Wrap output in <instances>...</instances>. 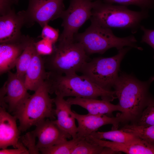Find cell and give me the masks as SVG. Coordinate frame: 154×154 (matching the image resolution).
<instances>
[{"label":"cell","mask_w":154,"mask_h":154,"mask_svg":"<svg viewBox=\"0 0 154 154\" xmlns=\"http://www.w3.org/2000/svg\"><path fill=\"white\" fill-rule=\"evenodd\" d=\"M47 74L44 59L36 51L24 77L28 90L35 91L45 81Z\"/></svg>","instance_id":"cell-19"},{"label":"cell","mask_w":154,"mask_h":154,"mask_svg":"<svg viewBox=\"0 0 154 154\" xmlns=\"http://www.w3.org/2000/svg\"><path fill=\"white\" fill-rule=\"evenodd\" d=\"M121 129L133 134L139 138L154 143V125L145 126L133 124L124 126Z\"/></svg>","instance_id":"cell-23"},{"label":"cell","mask_w":154,"mask_h":154,"mask_svg":"<svg viewBox=\"0 0 154 154\" xmlns=\"http://www.w3.org/2000/svg\"><path fill=\"white\" fill-rule=\"evenodd\" d=\"M36 138L31 131L26 133L21 138V142L27 149L29 154L39 153V150L36 143Z\"/></svg>","instance_id":"cell-27"},{"label":"cell","mask_w":154,"mask_h":154,"mask_svg":"<svg viewBox=\"0 0 154 154\" xmlns=\"http://www.w3.org/2000/svg\"><path fill=\"white\" fill-rule=\"evenodd\" d=\"M90 135L99 139H105L113 142L123 143L131 142L138 137L133 134L126 132L121 129H112L106 132L96 131Z\"/></svg>","instance_id":"cell-20"},{"label":"cell","mask_w":154,"mask_h":154,"mask_svg":"<svg viewBox=\"0 0 154 154\" xmlns=\"http://www.w3.org/2000/svg\"><path fill=\"white\" fill-rule=\"evenodd\" d=\"M24 104L13 113L19 120L21 131H25L36 126L46 118H55L53 108L54 98L49 95V89L46 82L34 92Z\"/></svg>","instance_id":"cell-5"},{"label":"cell","mask_w":154,"mask_h":154,"mask_svg":"<svg viewBox=\"0 0 154 154\" xmlns=\"http://www.w3.org/2000/svg\"><path fill=\"white\" fill-rule=\"evenodd\" d=\"M33 38L23 35L14 40L0 43V73L8 72L15 66L18 58Z\"/></svg>","instance_id":"cell-13"},{"label":"cell","mask_w":154,"mask_h":154,"mask_svg":"<svg viewBox=\"0 0 154 154\" xmlns=\"http://www.w3.org/2000/svg\"><path fill=\"white\" fill-rule=\"evenodd\" d=\"M64 0H29L25 11L27 25L38 23L42 28L50 21L61 17L64 11Z\"/></svg>","instance_id":"cell-9"},{"label":"cell","mask_w":154,"mask_h":154,"mask_svg":"<svg viewBox=\"0 0 154 154\" xmlns=\"http://www.w3.org/2000/svg\"><path fill=\"white\" fill-rule=\"evenodd\" d=\"M57 42L52 53L44 58L46 70L62 75L79 72L88 58L82 45L75 41Z\"/></svg>","instance_id":"cell-6"},{"label":"cell","mask_w":154,"mask_h":154,"mask_svg":"<svg viewBox=\"0 0 154 154\" xmlns=\"http://www.w3.org/2000/svg\"><path fill=\"white\" fill-rule=\"evenodd\" d=\"M86 139L92 143L110 148L120 153L129 154H154V143L138 137L129 143H123L106 141L95 138L89 135Z\"/></svg>","instance_id":"cell-15"},{"label":"cell","mask_w":154,"mask_h":154,"mask_svg":"<svg viewBox=\"0 0 154 154\" xmlns=\"http://www.w3.org/2000/svg\"><path fill=\"white\" fill-rule=\"evenodd\" d=\"M32 132L38 139L37 146L39 151L72 137L59 127L55 120L48 119H45L37 125Z\"/></svg>","instance_id":"cell-10"},{"label":"cell","mask_w":154,"mask_h":154,"mask_svg":"<svg viewBox=\"0 0 154 154\" xmlns=\"http://www.w3.org/2000/svg\"><path fill=\"white\" fill-rule=\"evenodd\" d=\"M111 152L110 148L90 142L84 138L79 141L71 154H110Z\"/></svg>","instance_id":"cell-22"},{"label":"cell","mask_w":154,"mask_h":154,"mask_svg":"<svg viewBox=\"0 0 154 154\" xmlns=\"http://www.w3.org/2000/svg\"><path fill=\"white\" fill-rule=\"evenodd\" d=\"M16 117L0 108V148H7L12 146L18 148L23 144L19 140L21 132L16 123Z\"/></svg>","instance_id":"cell-16"},{"label":"cell","mask_w":154,"mask_h":154,"mask_svg":"<svg viewBox=\"0 0 154 154\" xmlns=\"http://www.w3.org/2000/svg\"><path fill=\"white\" fill-rule=\"evenodd\" d=\"M66 100L71 105L79 106L86 110L88 113L94 115H105L111 116L113 112L122 111L119 105H114L110 102L97 99L80 97L70 98Z\"/></svg>","instance_id":"cell-18"},{"label":"cell","mask_w":154,"mask_h":154,"mask_svg":"<svg viewBox=\"0 0 154 154\" xmlns=\"http://www.w3.org/2000/svg\"><path fill=\"white\" fill-rule=\"evenodd\" d=\"M29 152L23 144L20 147L13 149H1L0 154H28Z\"/></svg>","instance_id":"cell-31"},{"label":"cell","mask_w":154,"mask_h":154,"mask_svg":"<svg viewBox=\"0 0 154 154\" xmlns=\"http://www.w3.org/2000/svg\"><path fill=\"white\" fill-rule=\"evenodd\" d=\"M82 139L79 137L72 138L66 140L50 147L40 150L44 154H71L79 141Z\"/></svg>","instance_id":"cell-24"},{"label":"cell","mask_w":154,"mask_h":154,"mask_svg":"<svg viewBox=\"0 0 154 154\" xmlns=\"http://www.w3.org/2000/svg\"><path fill=\"white\" fill-rule=\"evenodd\" d=\"M64 98L56 96L54 98L56 123L63 130L69 134L72 138L77 137V127L71 105Z\"/></svg>","instance_id":"cell-17"},{"label":"cell","mask_w":154,"mask_h":154,"mask_svg":"<svg viewBox=\"0 0 154 154\" xmlns=\"http://www.w3.org/2000/svg\"><path fill=\"white\" fill-rule=\"evenodd\" d=\"M16 0H0V13L1 16L7 13L12 9V5Z\"/></svg>","instance_id":"cell-32"},{"label":"cell","mask_w":154,"mask_h":154,"mask_svg":"<svg viewBox=\"0 0 154 154\" xmlns=\"http://www.w3.org/2000/svg\"><path fill=\"white\" fill-rule=\"evenodd\" d=\"M24 79L16 73L8 72L7 79L4 84L6 92L4 98L11 112H15L31 96L28 92Z\"/></svg>","instance_id":"cell-12"},{"label":"cell","mask_w":154,"mask_h":154,"mask_svg":"<svg viewBox=\"0 0 154 154\" xmlns=\"http://www.w3.org/2000/svg\"><path fill=\"white\" fill-rule=\"evenodd\" d=\"M94 2L91 21L103 27L128 29L134 34L140 28L141 22L149 16L148 11H133L127 6L116 5L101 0Z\"/></svg>","instance_id":"cell-3"},{"label":"cell","mask_w":154,"mask_h":154,"mask_svg":"<svg viewBox=\"0 0 154 154\" xmlns=\"http://www.w3.org/2000/svg\"><path fill=\"white\" fill-rule=\"evenodd\" d=\"M111 4H116L127 6L133 5L139 7L141 10L148 11L154 8V0H103Z\"/></svg>","instance_id":"cell-25"},{"label":"cell","mask_w":154,"mask_h":154,"mask_svg":"<svg viewBox=\"0 0 154 154\" xmlns=\"http://www.w3.org/2000/svg\"><path fill=\"white\" fill-rule=\"evenodd\" d=\"M140 29L143 33L141 42L147 44L154 49V30L147 29L142 25Z\"/></svg>","instance_id":"cell-30"},{"label":"cell","mask_w":154,"mask_h":154,"mask_svg":"<svg viewBox=\"0 0 154 154\" xmlns=\"http://www.w3.org/2000/svg\"><path fill=\"white\" fill-rule=\"evenodd\" d=\"M45 81L50 94L64 98L72 96L97 99L100 97L102 100L110 102L117 98L114 91L105 90L85 76L76 73L62 75L47 71Z\"/></svg>","instance_id":"cell-2"},{"label":"cell","mask_w":154,"mask_h":154,"mask_svg":"<svg viewBox=\"0 0 154 154\" xmlns=\"http://www.w3.org/2000/svg\"><path fill=\"white\" fill-rule=\"evenodd\" d=\"M27 25L25 11L16 13L12 9L0 18V42L17 39L22 35L21 29Z\"/></svg>","instance_id":"cell-14"},{"label":"cell","mask_w":154,"mask_h":154,"mask_svg":"<svg viewBox=\"0 0 154 154\" xmlns=\"http://www.w3.org/2000/svg\"><path fill=\"white\" fill-rule=\"evenodd\" d=\"M59 37L58 30L48 24L42 27L41 35L42 39L48 40L54 44L57 42Z\"/></svg>","instance_id":"cell-29"},{"label":"cell","mask_w":154,"mask_h":154,"mask_svg":"<svg viewBox=\"0 0 154 154\" xmlns=\"http://www.w3.org/2000/svg\"><path fill=\"white\" fill-rule=\"evenodd\" d=\"M74 39L82 45L88 55L94 53L103 54L112 48L118 50L125 46L143 50L137 44V41L134 36L117 37L110 28L103 27L92 21L84 32L76 34Z\"/></svg>","instance_id":"cell-4"},{"label":"cell","mask_w":154,"mask_h":154,"mask_svg":"<svg viewBox=\"0 0 154 154\" xmlns=\"http://www.w3.org/2000/svg\"><path fill=\"white\" fill-rule=\"evenodd\" d=\"M154 80L152 77L142 81L131 75L121 73L113 88L122 111L117 115L120 122L134 121L140 117L150 100L149 87Z\"/></svg>","instance_id":"cell-1"},{"label":"cell","mask_w":154,"mask_h":154,"mask_svg":"<svg viewBox=\"0 0 154 154\" xmlns=\"http://www.w3.org/2000/svg\"><path fill=\"white\" fill-rule=\"evenodd\" d=\"M74 117L77 121V137L81 139L90 135L101 127L107 124L112 125V129H117L120 121L119 117L105 115L88 114H79L73 111Z\"/></svg>","instance_id":"cell-11"},{"label":"cell","mask_w":154,"mask_h":154,"mask_svg":"<svg viewBox=\"0 0 154 154\" xmlns=\"http://www.w3.org/2000/svg\"><path fill=\"white\" fill-rule=\"evenodd\" d=\"M95 2L92 0H70L68 8L60 18L63 29L58 40L68 42L75 41L74 37L80 28L92 15Z\"/></svg>","instance_id":"cell-8"},{"label":"cell","mask_w":154,"mask_h":154,"mask_svg":"<svg viewBox=\"0 0 154 154\" xmlns=\"http://www.w3.org/2000/svg\"><path fill=\"white\" fill-rule=\"evenodd\" d=\"M33 38L29 43L16 61V73L24 78L27 70L30 64L36 51Z\"/></svg>","instance_id":"cell-21"},{"label":"cell","mask_w":154,"mask_h":154,"mask_svg":"<svg viewBox=\"0 0 154 154\" xmlns=\"http://www.w3.org/2000/svg\"><path fill=\"white\" fill-rule=\"evenodd\" d=\"M34 44L37 52L41 56L49 55L53 51V44L44 39H42L37 42H35Z\"/></svg>","instance_id":"cell-28"},{"label":"cell","mask_w":154,"mask_h":154,"mask_svg":"<svg viewBox=\"0 0 154 154\" xmlns=\"http://www.w3.org/2000/svg\"><path fill=\"white\" fill-rule=\"evenodd\" d=\"M137 124L154 125V98H152L149 100L139 118Z\"/></svg>","instance_id":"cell-26"},{"label":"cell","mask_w":154,"mask_h":154,"mask_svg":"<svg viewBox=\"0 0 154 154\" xmlns=\"http://www.w3.org/2000/svg\"><path fill=\"white\" fill-rule=\"evenodd\" d=\"M131 48H123L111 57L94 58L86 62L79 72L102 88L111 91L119 77L121 62Z\"/></svg>","instance_id":"cell-7"}]
</instances>
